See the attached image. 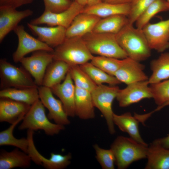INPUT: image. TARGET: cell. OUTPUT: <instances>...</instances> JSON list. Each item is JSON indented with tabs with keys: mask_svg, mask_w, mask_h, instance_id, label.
Instances as JSON below:
<instances>
[{
	"mask_svg": "<svg viewBox=\"0 0 169 169\" xmlns=\"http://www.w3.org/2000/svg\"><path fill=\"white\" fill-rule=\"evenodd\" d=\"M117 41L128 57L138 61L151 56V49L142 29L129 23L116 34Z\"/></svg>",
	"mask_w": 169,
	"mask_h": 169,
	"instance_id": "cell-1",
	"label": "cell"
},
{
	"mask_svg": "<svg viewBox=\"0 0 169 169\" xmlns=\"http://www.w3.org/2000/svg\"><path fill=\"white\" fill-rule=\"evenodd\" d=\"M148 146L130 137L119 136L112 143L110 149L115 155L117 168L125 169L134 162L146 158Z\"/></svg>",
	"mask_w": 169,
	"mask_h": 169,
	"instance_id": "cell-2",
	"label": "cell"
},
{
	"mask_svg": "<svg viewBox=\"0 0 169 169\" xmlns=\"http://www.w3.org/2000/svg\"><path fill=\"white\" fill-rule=\"evenodd\" d=\"M54 60L63 61L69 65H80L90 61L94 55L82 37H66L52 52Z\"/></svg>",
	"mask_w": 169,
	"mask_h": 169,
	"instance_id": "cell-3",
	"label": "cell"
},
{
	"mask_svg": "<svg viewBox=\"0 0 169 169\" xmlns=\"http://www.w3.org/2000/svg\"><path fill=\"white\" fill-rule=\"evenodd\" d=\"M88 49L92 54L123 59L128 57L118 44L116 34L91 32L82 37Z\"/></svg>",
	"mask_w": 169,
	"mask_h": 169,
	"instance_id": "cell-4",
	"label": "cell"
},
{
	"mask_svg": "<svg viewBox=\"0 0 169 169\" xmlns=\"http://www.w3.org/2000/svg\"><path fill=\"white\" fill-rule=\"evenodd\" d=\"M18 127L19 130L44 131L48 136L58 134L65 129L64 125L51 122L45 114V107L39 99L32 105Z\"/></svg>",
	"mask_w": 169,
	"mask_h": 169,
	"instance_id": "cell-5",
	"label": "cell"
},
{
	"mask_svg": "<svg viewBox=\"0 0 169 169\" xmlns=\"http://www.w3.org/2000/svg\"><path fill=\"white\" fill-rule=\"evenodd\" d=\"M0 87L1 89L13 88H38L30 74L23 67H16L5 59L0 60Z\"/></svg>",
	"mask_w": 169,
	"mask_h": 169,
	"instance_id": "cell-6",
	"label": "cell"
},
{
	"mask_svg": "<svg viewBox=\"0 0 169 169\" xmlns=\"http://www.w3.org/2000/svg\"><path fill=\"white\" fill-rule=\"evenodd\" d=\"M119 89L116 85L107 86L102 84L97 85L91 92L94 106L104 116L109 132L111 135L116 132L113 121L114 113L112 110V104Z\"/></svg>",
	"mask_w": 169,
	"mask_h": 169,
	"instance_id": "cell-7",
	"label": "cell"
},
{
	"mask_svg": "<svg viewBox=\"0 0 169 169\" xmlns=\"http://www.w3.org/2000/svg\"><path fill=\"white\" fill-rule=\"evenodd\" d=\"M33 134V131L28 130L27 138L28 146L27 154L32 161L36 165L41 166L46 169H64L70 164L72 155L70 152L65 155L52 152L49 158H46L41 155L34 145Z\"/></svg>",
	"mask_w": 169,
	"mask_h": 169,
	"instance_id": "cell-8",
	"label": "cell"
},
{
	"mask_svg": "<svg viewBox=\"0 0 169 169\" xmlns=\"http://www.w3.org/2000/svg\"><path fill=\"white\" fill-rule=\"evenodd\" d=\"M13 31L18 40L17 48L12 55L13 60L15 63L19 62L26 55L31 52L39 50L52 52L54 50L45 43L28 34L23 25H18Z\"/></svg>",
	"mask_w": 169,
	"mask_h": 169,
	"instance_id": "cell-9",
	"label": "cell"
},
{
	"mask_svg": "<svg viewBox=\"0 0 169 169\" xmlns=\"http://www.w3.org/2000/svg\"><path fill=\"white\" fill-rule=\"evenodd\" d=\"M84 7L74 1L63 12L54 13L44 10L41 15L32 19L29 23L37 25L46 24L49 26H60L67 29L75 16L82 12Z\"/></svg>",
	"mask_w": 169,
	"mask_h": 169,
	"instance_id": "cell-10",
	"label": "cell"
},
{
	"mask_svg": "<svg viewBox=\"0 0 169 169\" xmlns=\"http://www.w3.org/2000/svg\"><path fill=\"white\" fill-rule=\"evenodd\" d=\"M53 60L52 52L39 50L33 52L30 56L23 57L19 62L33 77L35 83L39 86L42 85L48 66Z\"/></svg>",
	"mask_w": 169,
	"mask_h": 169,
	"instance_id": "cell-11",
	"label": "cell"
},
{
	"mask_svg": "<svg viewBox=\"0 0 169 169\" xmlns=\"http://www.w3.org/2000/svg\"><path fill=\"white\" fill-rule=\"evenodd\" d=\"M142 30L151 49L162 53L169 48V19L149 22Z\"/></svg>",
	"mask_w": 169,
	"mask_h": 169,
	"instance_id": "cell-12",
	"label": "cell"
},
{
	"mask_svg": "<svg viewBox=\"0 0 169 169\" xmlns=\"http://www.w3.org/2000/svg\"><path fill=\"white\" fill-rule=\"evenodd\" d=\"M148 80L128 84L126 87L119 89L116 99L119 106L127 107L145 99L152 98Z\"/></svg>",
	"mask_w": 169,
	"mask_h": 169,
	"instance_id": "cell-13",
	"label": "cell"
},
{
	"mask_svg": "<svg viewBox=\"0 0 169 169\" xmlns=\"http://www.w3.org/2000/svg\"><path fill=\"white\" fill-rule=\"evenodd\" d=\"M39 98L49 111L47 117L55 123L63 125H69L70 122L65 113L62 102L56 99L49 88L43 85L38 87Z\"/></svg>",
	"mask_w": 169,
	"mask_h": 169,
	"instance_id": "cell-14",
	"label": "cell"
},
{
	"mask_svg": "<svg viewBox=\"0 0 169 169\" xmlns=\"http://www.w3.org/2000/svg\"><path fill=\"white\" fill-rule=\"evenodd\" d=\"M140 62L128 57L122 59L114 76L120 83L127 85L148 80L149 78L144 72L145 65Z\"/></svg>",
	"mask_w": 169,
	"mask_h": 169,
	"instance_id": "cell-15",
	"label": "cell"
},
{
	"mask_svg": "<svg viewBox=\"0 0 169 169\" xmlns=\"http://www.w3.org/2000/svg\"><path fill=\"white\" fill-rule=\"evenodd\" d=\"M33 13L29 9L18 11L11 7H0V43L22 20L31 16Z\"/></svg>",
	"mask_w": 169,
	"mask_h": 169,
	"instance_id": "cell-16",
	"label": "cell"
},
{
	"mask_svg": "<svg viewBox=\"0 0 169 169\" xmlns=\"http://www.w3.org/2000/svg\"><path fill=\"white\" fill-rule=\"evenodd\" d=\"M53 94L58 97L68 116H76L75 96V86L68 72L63 82L50 88Z\"/></svg>",
	"mask_w": 169,
	"mask_h": 169,
	"instance_id": "cell-17",
	"label": "cell"
},
{
	"mask_svg": "<svg viewBox=\"0 0 169 169\" xmlns=\"http://www.w3.org/2000/svg\"><path fill=\"white\" fill-rule=\"evenodd\" d=\"M27 25L38 39L54 49L61 44L66 38V28L63 27H41L29 23Z\"/></svg>",
	"mask_w": 169,
	"mask_h": 169,
	"instance_id": "cell-18",
	"label": "cell"
},
{
	"mask_svg": "<svg viewBox=\"0 0 169 169\" xmlns=\"http://www.w3.org/2000/svg\"><path fill=\"white\" fill-rule=\"evenodd\" d=\"M31 105L6 98L0 99V121L11 124L24 117Z\"/></svg>",
	"mask_w": 169,
	"mask_h": 169,
	"instance_id": "cell-19",
	"label": "cell"
},
{
	"mask_svg": "<svg viewBox=\"0 0 169 169\" xmlns=\"http://www.w3.org/2000/svg\"><path fill=\"white\" fill-rule=\"evenodd\" d=\"M101 18L92 14L82 12L79 13L66 29V37H82L92 32Z\"/></svg>",
	"mask_w": 169,
	"mask_h": 169,
	"instance_id": "cell-20",
	"label": "cell"
},
{
	"mask_svg": "<svg viewBox=\"0 0 169 169\" xmlns=\"http://www.w3.org/2000/svg\"><path fill=\"white\" fill-rule=\"evenodd\" d=\"M32 160L26 153L15 148L8 152L2 149L0 152V169H12L16 167L29 168Z\"/></svg>",
	"mask_w": 169,
	"mask_h": 169,
	"instance_id": "cell-21",
	"label": "cell"
},
{
	"mask_svg": "<svg viewBox=\"0 0 169 169\" xmlns=\"http://www.w3.org/2000/svg\"><path fill=\"white\" fill-rule=\"evenodd\" d=\"M75 105L76 116L80 119L95 118V107L90 91L75 86Z\"/></svg>",
	"mask_w": 169,
	"mask_h": 169,
	"instance_id": "cell-22",
	"label": "cell"
},
{
	"mask_svg": "<svg viewBox=\"0 0 169 169\" xmlns=\"http://www.w3.org/2000/svg\"><path fill=\"white\" fill-rule=\"evenodd\" d=\"M113 121L121 131L128 133L130 137L138 142L148 146L142 139L139 129V120L130 112H127L121 115L114 113Z\"/></svg>",
	"mask_w": 169,
	"mask_h": 169,
	"instance_id": "cell-23",
	"label": "cell"
},
{
	"mask_svg": "<svg viewBox=\"0 0 169 169\" xmlns=\"http://www.w3.org/2000/svg\"><path fill=\"white\" fill-rule=\"evenodd\" d=\"M130 8V3L115 4L101 2L92 6H85L82 12L93 14L101 18L118 14L128 16Z\"/></svg>",
	"mask_w": 169,
	"mask_h": 169,
	"instance_id": "cell-24",
	"label": "cell"
},
{
	"mask_svg": "<svg viewBox=\"0 0 169 169\" xmlns=\"http://www.w3.org/2000/svg\"><path fill=\"white\" fill-rule=\"evenodd\" d=\"M146 169H169V149L151 143L148 146Z\"/></svg>",
	"mask_w": 169,
	"mask_h": 169,
	"instance_id": "cell-25",
	"label": "cell"
},
{
	"mask_svg": "<svg viewBox=\"0 0 169 169\" xmlns=\"http://www.w3.org/2000/svg\"><path fill=\"white\" fill-rule=\"evenodd\" d=\"M69 65L61 60H54L48 66L42 85L49 88L61 83L69 72Z\"/></svg>",
	"mask_w": 169,
	"mask_h": 169,
	"instance_id": "cell-26",
	"label": "cell"
},
{
	"mask_svg": "<svg viewBox=\"0 0 169 169\" xmlns=\"http://www.w3.org/2000/svg\"><path fill=\"white\" fill-rule=\"evenodd\" d=\"M0 98H9L30 105L39 99L38 88L2 89L0 91Z\"/></svg>",
	"mask_w": 169,
	"mask_h": 169,
	"instance_id": "cell-27",
	"label": "cell"
},
{
	"mask_svg": "<svg viewBox=\"0 0 169 169\" xmlns=\"http://www.w3.org/2000/svg\"><path fill=\"white\" fill-rule=\"evenodd\" d=\"M128 23L127 16L122 14L114 15L101 18L95 25L92 32L116 34Z\"/></svg>",
	"mask_w": 169,
	"mask_h": 169,
	"instance_id": "cell-28",
	"label": "cell"
},
{
	"mask_svg": "<svg viewBox=\"0 0 169 169\" xmlns=\"http://www.w3.org/2000/svg\"><path fill=\"white\" fill-rule=\"evenodd\" d=\"M152 74L149 78V84L157 83L169 79V52L162 53L150 63Z\"/></svg>",
	"mask_w": 169,
	"mask_h": 169,
	"instance_id": "cell-29",
	"label": "cell"
},
{
	"mask_svg": "<svg viewBox=\"0 0 169 169\" xmlns=\"http://www.w3.org/2000/svg\"><path fill=\"white\" fill-rule=\"evenodd\" d=\"M79 66L97 85L107 83L110 85L115 86L120 83L115 76L107 74L90 62Z\"/></svg>",
	"mask_w": 169,
	"mask_h": 169,
	"instance_id": "cell-30",
	"label": "cell"
},
{
	"mask_svg": "<svg viewBox=\"0 0 169 169\" xmlns=\"http://www.w3.org/2000/svg\"><path fill=\"white\" fill-rule=\"evenodd\" d=\"M24 117L19 119L7 129L0 132V146L8 145L14 146L27 153L28 141L27 138L18 139L15 138L13 134L15 127L23 120Z\"/></svg>",
	"mask_w": 169,
	"mask_h": 169,
	"instance_id": "cell-31",
	"label": "cell"
},
{
	"mask_svg": "<svg viewBox=\"0 0 169 169\" xmlns=\"http://www.w3.org/2000/svg\"><path fill=\"white\" fill-rule=\"evenodd\" d=\"M168 11L169 4L166 0H155L138 17L135 23L136 27L142 29L156 15Z\"/></svg>",
	"mask_w": 169,
	"mask_h": 169,
	"instance_id": "cell-32",
	"label": "cell"
},
{
	"mask_svg": "<svg viewBox=\"0 0 169 169\" xmlns=\"http://www.w3.org/2000/svg\"><path fill=\"white\" fill-rule=\"evenodd\" d=\"M69 72L76 87L91 92L97 85L79 65H69Z\"/></svg>",
	"mask_w": 169,
	"mask_h": 169,
	"instance_id": "cell-33",
	"label": "cell"
},
{
	"mask_svg": "<svg viewBox=\"0 0 169 169\" xmlns=\"http://www.w3.org/2000/svg\"><path fill=\"white\" fill-rule=\"evenodd\" d=\"M122 59L103 56H94L90 62L107 74L114 76L121 64Z\"/></svg>",
	"mask_w": 169,
	"mask_h": 169,
	"instance_id": "cell-34",
	"label": "cell"
},
{
	"mask_svg": "<svg viewBox=\"0 0 169 169\" xmlns=\"http://www.w3.org/2000/svg\"><path fill=\"white\" fill-rule=\"evenodd\" d=\"M150 84L152 98L158 106L169 101V79Z\"/></svg>",
	"mask_w": 169,
	"mask_h": 169,
	"instance_id": "cell-35",
	"label": "cell"
},
{
	"mask_svg": "<svg viewBox=\"0 0 169 169\" xmlns=\"http://www.w3.org/2000/svg\"><path fill=\"white\" fill-rule=\"evenodd\" d=\"M95 158L103 169H114L115 157L112 150L100 147L97 144L93 145Z\"/></svg>",
	"mask_w": 169,
	"mask_h": 169,
	"instance_id": "cell-36",
	"label": "cell"
},
{
	"mask_svg": "<svg viewBox=\"0 0 169 169\" xmlns=\"http://www.w3.org/2000/svg\"><path fill=\"white\" fill-rule=\"evenodd\" d=\"M154 0H133L130 3V10L127 16L129 23L133 25L140 15Z\"/></svg>",
	"mask_w": 169,
	"mask_h": 169,
	"instance_id": "cell-37",
	"label": "cell"
},
{
	"mask_svg": "<svg viewBox=\"0 0 169 169\" xmlns=\"http://www.w3.org/2000/svg\"><path fill=\"white\" fill-rule=\"evenodd\" d=\"M45 6L44 11L57 13L68 9L73 1L71 0H43Z\"/></svg>",
	"mask_w": 169,
	"mask_h": 169,
	"instance_id": "cell-38",
	"label": "cell"
},
{
	"mask_svg": "<svg viewBox=\"0 0 169 169\" xmlns=\"http://www.w3.org/2000/svg\"><path fill=\"white\" fill-rule=\"evenodd\" d=\"M33 0H0V7H7L16 9L23 5L32 3Z\"/></svg>",
	"mask_w": 169,
	"mask_h": 169,
	"instance_id": "cell-39",
	"label": "cell"
},
{
	"mask_svg": "<svg viewBox=\"0 0 169 169\" xmlns=\"http://www.w3.org/2000/svg\"><path fill=\"white\" fill-rule=\"evenodd\" d=\"M153 143L159 145L166 149H169V135L154 140Z\"/></svg>",
	"mask_w": 169,
	"mask_h": 169,
	"instance_id": "cell-40",
	"label": "cell"
},
{
	"mask_svg": "<svg viewBox=\"0 0 169 169\" xmlns=\"http://www.w3.org/2000/svg\"><path fill=\"white\" fill-rule=\"evenodd\" d=\"M133 0H101L102 2L115 4L131 3Z\"/></svg>",
	"mask_w": 169,
	"mask_h": 169,
	"instance_id": "cell-41",
	"label": "cell"
},
{
	"mask_svg": "<svg viewBox=\"0 0 169 169\" xmlns=\"http://www.w3.org/2000/svg\"><path fill=\"white\" fill-rule=\"evenodd\" d=\"M87 6H92L97 4L101 2V0H87Z\"/></svg>",
	"mask_w": 169,
	"mask_h": 169,
	"instance_id": "cell-42",
	"label": "cell"
},
{
	"mask_svg": "<svg viewBox=\"0 0 169 169\" xmlns=\"http://www.w3.org/2000/svg\"><path fill=\"white\" fill-rule=\"evenodd\" d=\"M169 105V101H167V102H166L163 105L160 106H158L157 108L155 109L154 110H153V111H152V113L155 112V111H158L159 110H160L161 109H162L165 107Z\"/></svg>",
	"mask_w": 169,
	"mask_h": 169,
	"instance_id": "cell-43",
	"label": "cell"
},
{
	"mask_svg": "<svg viewBox=\"0 0 169 169\" xmlns=\"http://www.w3.org/2000/svg\"><path fill=\"white\" fill-rule=\"evenodd\" d=\"M74 1L84 7L87 5V0H75Z\"/></svg>",
	"mask_w": 169,
	"mask_h": 169,
	"instance_id": "cell-44",
	"label": "cell"
},
{
	"mask_svg": "<svg viewBox=\"0 0 169 169\" xmlns=\"http://www.w3.org/2000/svg\"><path fill=\"white\" fill-rule=\"evenodd\" d=\"M166 1L169 4V0H166Z\"/></svg>",
	"mask_w": 169,
	"mask_h": 169,
	"instance_id": "cell-45",
	"label": "cell"
},
{
	"mask_svg": "<svg viewBox=\"0 0 169 169\" xmlns=\"http://www.w3.org/2000/svg\"><path fill=\"white\" fill-rule=\"evenodd\" d=\"M72 0V1H74L75 0Z\"/></svg>",
	"mask_w": 169,
	"mask_h": 169,
	"instance_id": "cell-46",
	"label": "cell"
}]
</instances>
